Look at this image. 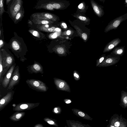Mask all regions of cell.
Wrapping results in <instances>:
<instances>
[{"mask_svg":"<svg viewBox=\"0 0 127 127\" xmlns=\"http://www.w3.org/2000/svg\"><path fill=\"white\" fill-rule=\"evenodd\" d=\"M34 8L36 9H44L49 10H52L54 9L52 2L48 0H38Z\"/></svg>","mask_w":127,"mask_h":127,"instance_id":"cell-10","label":"cell"},{"mask_svg":"<svg viewBox=\"0 0 127 127\" xmlns=\"http://www.w3.org/2000/svg\"><path fill=\"white\" fill-rule=\"evenodd\" d=\"M22 116V114L20 113L18 114L16 116V118L17 119H19Z\"/></svg>","mask_w":127,"mask_h":127,"instance_id":"cell-35","label":"cell"},{"mask_svg":"<svg viewBox=\"0 0 127 127\" xmlns=\"http://www.w3.org/2000/svg\"><path fill=\"white\" fill-rule=\"evenodd\" d=\"M120 59V57L111 54L108 55L106 56L102 63V65L107 67L114 65L119 62Z\"/></svg>","mask_w":127,"mask_h":127,"instance_id":"cell-7","label":"cell"},{"mask_svg":"<svg viewBox=\"0 0 127 127\" xmlns=\"http://www.w3.org/2000/svg\"><path fill=\"white\" fill-rule=\"evenodd\" d=\"M14 91H12L8 92L6 95L2 98L0 100V105L6 104L9 102L13 98Z\"/></svg>","mask_w":127,"mask_h":127,"instance_id":"cell-16","label":"cell"},{"mask_svg":"<svg viewBox=\"0 0 127 127\" xmlns=\"http://www.w3.org/2000/svg\"><path fill=\"white\" fill-rule=\"evenodd\" d=\"M74 76L77 78H78L79 77L78 75L76 73H74Z\"/></svg>","mask_w":127,"mask_h":127,"instance_id":"cell-41","label":"cell"},{"mask_svg":"<svg viewBox=\"0 0 127 127\" xmlns=\"http://www.w3.org/2000/svg\"><path fill=\"white\" fill-rule=\"evenodd\" d=\"M24 9L23 7L17 13L13 21L15 24H17L22 20L24 16Z\"/></svg>","mask_w":127,"mask_h":127,"instance_id":"cell-21","label":"cell"},{"mask_svg":"<svg viewBox=\"0 0 127 127\" xmlns=\"http://www.w3.org/2000/svg\"><path fill=\"white\" fill-rule=\"evenodd\" d=\"M71 101L70 100H68L67 101H65V103L67 104H68L70 103Z\"/></svg>","mask_w":127,"mask_h":127,"instance_id":"cell-44","label":"cell"},{"mask_svg":"<svg viewBox=\"0 0 127 127\" xmlns=\"http://www.w3.org/2000/svg\"><path fill=\"white\" fill-rule=\"evenodd\" d=\"M12 0H6V4L7 5L10 2L12 1Z\"/></svg>","mask_w":127,"mask_h":127,"instance_id":"cell-38","label":"cell"},{"mask_svg":"<svg viewBox=\"0 0 127 127\" xmlns=\"http://www.w3.org/2000/svg\"><path fill=\"white\" fill-rule=\"evenodd\" d=\"M119 105L123 108H127V92L123 90L121 91Z\"/></svg>","mask_w":127,"mask_h":127,"instance_id":"cell-19","label":"cell"},{"mask_svg":"<svg viewBox=\"0 0 127 127\" xmlns=\"http://www.w3.org/2000/svg\"><path fill=\"white\" fill-rule=\"evenodd\" d=\"M127 20V13L120 16L111 21L105 28V32L117 29L123 21Z\"/></svg>","mask_w":127,"mask_h":127,"instance_id":"cell-5","label":"cell"},{"mask_svg":"<svg viewBox=\"0 0 127 127\" xmlns=\"http://www.w3.org/2000/svg\"><path fill=\"white\" fill-rule=\"evenodd\" d=\"M124 4H125V7H127V0H125L124 1Z\"/></svg>","mask_w":127,"mask_h":127,"instance_id":"cell-45","label":"cell"},{"mask_svg":"<svg viewBox=\"0 0 127 127\" xmlns=\"http://www.w3.org/2000/svg\"><path fill=\"white\" fill-rule=\"evenodd\" d=\"M60 29L59 28H57L56 29V31L58 32H60Z\"/></svg>","mask_w":127,"mask_h":127,"instance_id":"cell-46","label":"cell"},{"mask_svg":"<svg viewBox=\"0 0 127 127\" xmlns=\"http://www.w3.org/2000/svg\"><path fill=\"white\" fill-rule=\"evenodd\" d=\"M53 5L54 9H58L61 7L59 3H53Z\"/></svg>","mask_w":127,"mask_h":127,"instance_id":"cell-27","label":"cell"},{"mask_svg":"<svg viewBox=\"0 0 127 127\" xmlns=\"http://www.w3.org/2000/svg\"><path fill=\"white\" fill-rule=\"evenodd\" d=\"M31 20L36 25L49 24L53 23V21L38 19L31 17Z\"/></svg>","mask_w":127,"mask_h":127,"instance_id":"cell-20","label":"cell"},{"mask_svg":"<svg viewBox=\"0 0 127 127\" xmlns=\"http://www.w3.org/2000/svg\"><path fill=\"white\" fill-rule=\"evenodd\" d=\"M26 82L31 89L37 91L45 92H47L48 87L46 84L42 81L37 79H27Z\"/></svg>","mask_w":127,"mask_h":127,"instance_id":"cell-4","label":"cell"},{"mask_svg":"<svg viewBox=\"0 0 127 127\" xmlns=\"http://www.w3.org/2000/svg\"><path fill=\"white\" fill-rule=\"evenodd\" d=\"M121 42V40L119 38L113 39L108 43L105 46L103 52H108L111 51L116 47Z\"/></svg>","mask_w":127,"mask_h":127,"instance_id":"cell-12","label":"cell"},{"mask_svg":"<svg viewBox=\"0 0 127 127\" xmlns=\"http://www.w3.org/2000/svg\"><path fill=\"white\" fill-rule=\"evenodd\" d=\"M47 123L51 125H56L57 126H58V125L55 123V122L53 121H48L47 122Z\"/></svg>","mask_w":127,"mask_h":127,"instance_id":"cell-30","label":"cell"},{"mask_svg":"<svg viewBox=\"0 0 127 127\" xmlns=\"http://www.w3.org/2000/svg\"><path fill=\"white\" fill-rule=\"evenodd\" d=\"M120 119L121 123L120 127H127V121L122 117L121 114L120 116Z\"/></svg>","mask_w":127,"mask_h":127,"instance_id":"cell-25","label":"cell"},{"mask_svg":"<svg viewBox=\"0 0 127 127\" xmlns=\"http://www.w3.org/2000/svg\"><path fill=\"white\" fill-rule=\"evenodd\" d=\"M28 72L30 74L40 73L43 74V69L41 64L38 62L34 61V63L26 67Z\"/></svg>","mask_w":127,"mask_h":127,"instance_id":"cell-8","label":"cell"},{"mask_svg":"<svg viewBox=\"0 0 127 127\" xmlns=\"http://www.w3.org/2000/svg\"><path fill=\"white\" fill-rule=\"evenodd\" d=\"M10 40L7 45L15 55L22 62L27 60L25 57L28 50L26 44L22 38L19 36L16 32Z\"/></svg>","mask_w":127,"mask_h":127,"instance_id":"cell-1","label":"cell"},{"mask_svg":"<svg viewBox=\"0 0 127 127\" xmlns=\"http://www.w3.org/2000/svg\"><path fill=\"white\" fill-rule=\"evenodd\" d=\"M3 67L2 64V58L1 53L0 52V84L2 83L3 78Z\"/></svg>","mask_w":127,"mask_h":127,"instance_id":"cell-22","label":"cell"},{"mask_svg":"<svg viewBox=\"0 0 127 127\" xmlns=\"http://www.w3.org/2000/svg\"><path fill=\"white\" fill-rule=\"evenodd\" d=\"M36 28L39 31L48 32H52L56 31L55 27H49L48 24L36 25Z\"/></svg>","mask_w":127,"mask_h":127,"instance_id":"cell-15","label":"cell"},{"mask_svg":"<svg viewBox=\"0 0 127 127\" xmlns=\"http://www.w3.org/2000/svg\"><path fill=\"white\" fill-rule=\"evenodd\" d=\"M66 33L67 35H69L71 33V31L70 30H68L67 31Z\"/></svg>","mask_w":127,"mask_h":127,"instance_id":"cell-37","label":"cell"},{"mask_svg":"<svg viewBox=\"0 0 127 127\" xmlns=\"http://www.w3.org/2000/svg\"><path fill=\"white\" fill-rule=\"evenodd\" d=\"M0 52L2 58L3 70L2 76L3 78L5 74L15 63V60L14 55L7 48H1Z\"/></svg>","mask_w":127,"mask_h":127,"instance_id":"cell-2","label":"cell"},{"mask_svg":"<svg viewBox=\"0 0 127 127\" xmlns=\"http://www.w3.org/2000/svg\"><path fill=\"white\" fill-rule=\"evenodd\" d=\"M87 34L85 33H83L82 34V37L83 39L84 40H86L87 38Z\"/></svg>","mask_w":127,"mask_h":127,"instance_id":"cell-32","label":"cell"},{"mask_svg":"<svg viewBox=\"0 0 127 127\" xmlns=\"http://www.w3.org/2000/svg\"><path fill=\"white\" fill-rule=\"evenodd\" d=\"M20 79L19 67V66L17 65L14 68L8 86V89H11L15 86L18 84L19 82Z\"/></svg>","mask_w":127,"mask_h":127,"instance_id":"cell-6","label":"cell"},{"mask_svg":"<svg viewBox=\"0 0 127 127\" xmlns=\"http://www.w3.org/2000/svg\"><path fill=\"white\" fill-rule=\"evenodd\" d=\"M125 46L116 47L114 48L110 54L118 57L122 56L125 53Z\"/></svg>","mask_w":127,"mask_h":127,"instance_id":"cell-18","label":"cell"},{"mask_svg":"<svg viewBox=\"0 0 127 127\" xmlns=\"http://www.w3.org/2000/svg\"><path fill=\"white\" fill-rule=\"evenodd\" d=\"M28 105L26 104H22L20 106V108L22 109H26L28 108Z\"/></svg>","mask_w":127,"mask_h":127,"instance_id":"cell-29","label":"cell"},{"mask_svg":"<svg viewBox=\"0 0 127 127\" xmlns=\"http://www.w3.org/2000/svg\"><path fill=\"white\" fill-rule=\"evenodd\" d=\"M29 32L33 36L39 40L47 39L46 35L40 32L39 30L34 29H30L28 30Z\"/></svg>","mask_w":127,"mask_h":127,"instance_id":"cell-17","label":"cell"},{"mask_svg":"<svg viewBox=\"0 0 127 127\" xmlns=\"http://www.w3.org/2000/svg\"><path fill=\"white\" fill-rule=\"evenodd\" d=\"M64 85V83L63 82H60L59 85V87L60 88H63Z\"/></svg>","mask_w":127,"mask_h":127,"instance_id":"cell-34","label":"cell"},{"mask_svg":"<svg viewBox=\"0 0 127 127\" xmlns=\"http://www.w3.org/2000/svg\"></svg>","mask_w":127,"mask_h":127,"instance_id":"cell-48","label":"cell"},{"mask_svg":"<svg viewBox=\"0 0 127 127\" xmlns=\"http://www.w3.org/2000/svg\"><path fill=\"white\" fill-rule=\"evenodd\" d=\"M16 64L15 63L12 65L7 71L4 77L1 84L2 86L4 88H6L8 86L14 69L16 66Z\"/></svg>","mask_w":127,"mask_h":127,"instance_id":"cell-11","label":"cell"},{"mask_svg":"<svg viewBox=\"0 0 127 127\" xmlns=\"http://www.w3.org/2000/svg\"><path fill=\"white\" fill-rule=\"evenodd\" d=\"M57 36V35L56 33H54L52 36V37L53 38H56Z\"/></svg>","mask_w":127,"mask_h":127,"instance_id":"cell-39","label":"cell"},{"mask_svg":"<svg viewBox=\"0 0 127 127\" xmlns=\"http://www.w3.org/2000/svg\"><path fill=\"white\" fill-rule=\"evenodd\" d=\"M32 21H31V20H28V24H30V25H32Z\"/></svg>","mask_w":127,"mask_h":127,"instance_id":"cell-43","label":"cell"},{"mask_svg":"<svg viewBox=\"0 0 127 127\" xmlns=\"http://www.w3.org/2000/svg\"><path fill=\"white\" fill-rule=\"evenodd\" d=\"M62 25L64 26V28H66L67 27V25L65 23H62Z\"/></svg>","mask_w":127,"mask_h":127,"instance_id":"cell-42","label":"cell"},{"mask_svg":"<svg viewBox=\"0 0 127 127\" xmlns=\"http://www.w3.org/2000/svg\"><path fill=\"white\" fill-rule=\"evenodd\" d=\"M31 17L51 21L56 19L55 17L53 14L46 12L35 13L32 14Z\"/></svg>","mask_w":127,"mask_h":127,"instance_id":"cell-9","label":"cell"},{"mask_svg":"<svg viewBox=\"0 0 127 127\" xmlns=\"http://www.w3.org/2000/svg\"><path fill=\"white\" fill-rule=\"evenodd\" d=\"M78 18L80 20L83 21L86 20L87 19L86 17L82 16H80Z\"/></svg>","mask_w":127,"mask_h":127,"instance_id":"cell-33","label":"cell"},{"mask_svg":"<svg viewBox=\"0 0 127 127\" xmlns=\"http://www.w3.org/2000/svg\"><path fill=\"white\" fill-rule=\"evenodd\" d=\"M58 108L57 107H55L54 108V111L55 113H61V111L58 110Z\"/></svg>","mask_w":127,"mask_h":127,"instance_id":"cell-31","label":"cell"},{"mask_svg":"<svg viewBox=\"0 0 127 127\" xmlns=\"http://www.w3.org/2000/svg\"><path fill=\"white\" fill-rule=\"evenodd\" d=\"M23 3L22 0H13L8 5L7 13L13 21L17 13L23 7Z\"/></svg>","mask_w":127,"mask_h":127,"instance_id":"cell-3","label":"cell"},{"mask_svg":"<svg viewBox=\"0 0 127 127\" xmlns=\"http://www.w3.org/2000/svg\"><path fill=\"white\" fill-rule=\"evenodd\" d=\"M71 110L73 113L78 117L88 120L92 121L93 120V118L83 111L75 108L72 109Z\"/></svg>","mask_w":127,"mask_h":127,"instance_id":"cell-14","label":"cell"},{"mask_svg":"<svg viewBox=\"0 0 127 127\" xmlns=\"http://www.w3.org/2000/svg\"><path fill=\"white\" fill-rule=\"evenodd\" d=\"M4 40L2 38H0V49L3 48L4 46Z\"/></svg>","mask_w":127,"mask_h":127,"instance_id":"cell-28","label":"cell"},{"mask_svg":"<svg viewBox=\"0 0 127 127\" xmlns=\"http://www.w3.org/2000/svg\"><path fill=\"white\" fill-rule=\"evenodd\" d=\"M126 88L127 89V86L126 87Z\"/></svg>","mask_w":127,"mask_h":127,"instance_id":"cell-47","label":"cell"},{"mask_svg":"<svg viewBox=\"0 0 127 127\" xmlns=\"http://www.w3.org/2000/svg\"><path fill=\"white\" fill-rule=\"evenodd\" d=\"M112 118L111 122L115 127H120L121 124L120 117L116 116Z\"/></svg>","mask_w":127,"mask_h":127,"instance_id":"cell-23","label":"cell"},{"mask_svg":"<svg viewBox=\"0 0 127 127\" xmlns=\"http://www.w3.org/2000/svg\"><path fill=\"white\" fill-rule=\"evenodd\" d=\"M109 127H115L113 125V123L111 122L110 123V124Z\"/></svg>","mask_w":127,"mask_h":127,"instance_id":"cell-40","label":"cell"},{"mask_svg":"<svg viewBox=\"0 0 127 127\" xmlns=\"http://www.w3.org/2000/svg\"><path fill=\"white\" fill-rule=\"evenodd\" d=\"M57 51L58 53L61 54H63L64 52V49L61 47L58 48L57 49Z\"/></svg>","mask_w":127,"mask_h":127,"instance_id":"cell-26","label":"cell"},{"mask_svg":"<svg viewBox=\"0 0 127 127\" xmlns=\"http://www.w3.org/2000/svg\"><path fill=\"white\" fill-rule=\"evenodd\" d=\"M67 127H92L88 124H83L81 122L74 120H66Z\"/></svg>","mask_w":127,"mask_h":127,"instance_id":"cell-13","label":"cell"},{"mask_svg":"<svg viewBox=\"0 0 127 127\" xmlns=\"http://www.w3.org/2000/svg\"><path fill=\"white\" fill-rule=\"evenodd\" d=\"M83 4L82 3H81L78 6V7L79 9H81L83 7Z\"/></svg>","mask_w":127,"mask_h":127,"instance_id":"cell-36","label":"cell"},{"mask_svg":"<svg viewBox=\"0 0 127 127\" xmlns=\"http://www.w3.org/2000/svg\"></svg>","mask_w":127,"mask_h":127,"instance_id":"cell-49","label":"cell"},{"mask_svg":"<svg viewBox=\"0 0 127 127\" xmlns=\"http://www.w3.org/2000/svg\"><path fill=\"white\" fill-rule=\"evenodd\" d=\"M4 0H0V22L2 24V15L3 13L6 12L4 8Z\"/></svg>","mask_w":127,"mask_h":127,"instance_id":"cell-24","label":"cell"}]
</instances>
